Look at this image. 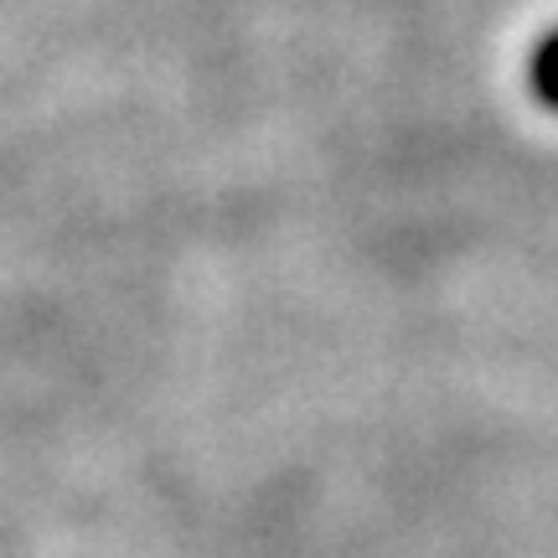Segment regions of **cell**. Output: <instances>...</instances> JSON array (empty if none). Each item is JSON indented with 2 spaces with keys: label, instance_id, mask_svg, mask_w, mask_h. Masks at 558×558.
<instances>
[{
  "label": "cell",
  "instance_id": "obj_1",
  "mask_svg": "<svg viewBox=\"0 0 558 558\" xmlns=\"http://www.w3.org/2000/svg\"><path fill=\"white\" fill-rule=\"evenodd\" d=\"M527 88H533V99H538L543 109L558 114V32H548V37L533 47V58H527Z\"/></svg>",
  "mask_w": 558,
  "mask_h": 558
}]
</instances>
